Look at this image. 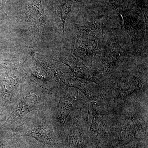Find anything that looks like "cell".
<instances>
[{"label": "cell", "mask_w": 148, "mask_h": 148, "mask_svg": "<svg viewBox=\"0 0 148 148\" xmlns=\"http://www.w3.org/2000/svg\"><path fill=\"white\" fill-rule=\"evenodd\" d=\"M29 141L28 137H14L10 148H26Z\"/></svg>", "instance_id": "cell-12"}, {"label": "cell", "mask_w": 148, "mask_h": 148, "mask_svg": "<svg viewBox=\"0 0 148 148\" xmlns=\"http://www.w3.org/2000/svg\"><path fill=\"white\" fill-rule=\"evenodd\" d=\"M52 147L46 146L39 143L35 139L33 140L32 138H29V141L26 148H52Z\"/></svg>", "instance_id": "cell-13"}, {"label": "cell", "mask_w": 148, "mask_h": 148, "mask_svg": "<svg viewBox=\"0 0 148 148\" xmlns=\"http://www.w3.org/2000/svg\"><path fill=\"white\" fill-rule=\"evenodd\" d=\"M13 71L0 73V112L6 119L29 82L25 74Z\"/></svg>", "instance_id": "cell-3"}, {"label": "cell", "mask_w": 148, "mask_h": 148, "mask_svg": "<svg viewBox=\"0 0 148 148\" xmlns=\"http://www.w3.org/2000/svg\"><path fill=\"white\" fill-rule=\"evenodd\" d=\"M119 10L123 19L125 29L129 35L133 44L136 40L135 25L133 20L127 11L123 10L120 9Z\"/></svg>", "instance_id": "cell-6"}, {"label": "cell", "mask_w": 148, "mask_h": 148, "mask_svg": "<svg viewBox=\"0 0 148 148\" xmlns=\"http://www.w3.org/2000/svg\"><path fill=\"white\" fill-rule=\"evenodd\" d=\"M106 24L105 18L95 19L91 22L87 27L95 35V38L103 34V30Z\"/></svg>", "instance_id": "cell-10"}, {"label": "cell", "mask_w": 148, "mask_h": 148, "mask_svg": "<svg viewBox=\"0 0 148 148\" xmlns=\"http://www.w3.org/2000/svg\"><path fill=\"white\" fill-rule=\"evenodd\" d=\"M24 71L30 81L45 89L53 90L54 86L51 71L45 64L40 63L34 57L26 64Z\"/></svg>", "instance_id": "cell-4"}, {"label": "cell", "mask_w": 148, "mask_h": 148, "mask_svg": "<svg viewBox=\"0 0 148 148\" xmlns=\"http://www.w3.org/2000/svg\"><path fill=\"white\" fill-rule=\"evenodd\" d=\"M79 46L84 56H94L98 50L97 42L94 40H79Z\"/></svg>", "instance_id": "cell-7"}, {"label": "cell", "mask_w": 148, "mask_h": 148, "mask_svg": "<svg viewBox=\"0 0 148 148\" xmlns=\"http://www.w3.org/2000/svg\"><path fill=\"white\" fill-rule=\"evenodd\" d=\"M73 4V2L72 1H67V2L64 4L62 10H61V19L62 32H63V34L64 33V28H65V23H66L67 16L71 10Z\"/></svg>", "instance_id": "cell-11"}, {"label": "cell", "mask_w": 148, "mask_h": 148, "mask_svg": "<svg viewBox=\"0 0 148 148\" xmlns=\"http://www.w3.org/2000/svg\"><path fill=\"white\" fill-rule=\"evenodd\" d=\"M27 11L31 18L37 24H40L45 18L41 0H29L27 3Z\"/></svg>", "instance_id": "cell-5"}, {"label": "cell", "mask_w": 148, "mask_h": 148, "mask_svg": "<svg viewBox=\"0 0 148 148\" xmlns=\"http://www.w3.org/2000/svg\"><path fill=\"white\" fill-rule=\"evenodd\" d=\"M7 0H0V21H2L7 16L5 11V5Z\"/></svg>", "instance_id": "cell-14"}, {"label": "cell", "mask_w": 148, "mask_h": 148, "mask_svg": "<svg viewBox=\"0 0 148 148\" xmlns=\"http://www.w3.org/2000/svg\"><path fill=\"white\" fill-rule=\"evenodd\" d=\"M21 66L20 62L9 58L0 53V69L17 70Z\"/></svg>", "instance_id": "cell-8"}, {"label": "cell", "mask_w": 148, "mask_h": 148, "mask_svg": "<svg viewBox=\"0 0 148 148\" xmlns=\"http://www.w3.org/2000/svg\"><path fill=\"white\" fill-rule=\"evenodd\" d=\"M14 138L12 132L0 129V148H10Z\"/></svg>", "instance_id": "cell-9"}, {"label": "cell", "mask_w": 148, "mask_h": 148, "mask_svg": "<svg viewBox=\"0 0 148 148\" xmlns=\"http://www.w3.org/2000/svg\"><path fill=\"white\" fill-rule=\"evenodd\" d=\"M56 95L29 81L13 110L0 129L13 132L22 123L24 117L33 111H43L54 114Z\"/></svg>", "instance_id": "cell-1"}, {"label": "cell", "mask_w": 148, "mask_h": 148, "mask_svg": "<svg viewBox=\"0 0 148 148\" xmlns=\"http://www.w3.org/2000/svg\"><path fill=\"white\" fill-rule=\"evenodd\" d=\"M54 116L45 111L30 112L12 132L14 137H28L46 146L55 145L57 142L53 122Z\"/></svg>", "instance_id": "cell-2"}]
</instances>
